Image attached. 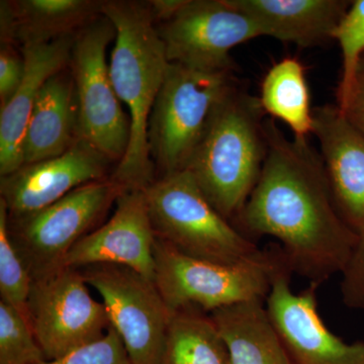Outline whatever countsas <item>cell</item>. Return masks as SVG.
Wrapping results in <instances>:
<instances>
[{
	"instance_id": "obj_1",
	"label": "cell",
	"mask_w": 364,
	"mask_h": 364,
	"mask_svg": "<svg viewBox=\"0 0 364 364\" xmlns=\"http://www.w3.org/2000/svg\"><path fill=\"white\" fill-rule=\"evenodd\" d=\"M264 128V164L233 225L248 238L277 239L291 273L321 286L343 272L359 235L340 214L322 159L308 141L289 140L273 119Z\"/></svg>"
},
{
	"instance_id": "obj_2",
	"label": "cell",
	"mask_w": 364,
	"mask_h": 364,
	"mask_svg": "<svg viewBox=\"0 0 364 364\" xmlns=\"http://www.w3.org/2000/svg\"><path fill=\"white\" fill-rule=\"evenodd\" d=\"M102 16L116 28L109 74L131 123L128 150L111 177L127 189H145L156 179L148 132L170 62L147 2L104 1Z\"/></svg>"
},
{
	"instance_id": "obj_3",
	"label": "cell",
	"mask_w": 364,
	"mask_h": 364,
	"mask_svg": "<svg viewBox=\"0 0 364 364\" xmlns=\"http://www.w3.org/2000/svg\"><path fill=\"white\" fill-rule=\"evenodd\" d=\"M264 116L259 98L235 83L215 107L186 168L208 202L232 224L264 164Z\"/></svg>"
},
{
	"instance_id": "obj_4",
	"label": "cell",
	"mask_w": 364,
	"mask_h": 364,
	"mask_svg": "<svg viewBox=\"0 0 364 364\" xmlns=\"http://www.w3.org/2000/svg\"><path fill=\"white\" fill-rule=\"evenodd\" d=\"M154 260L155 286L171 314L186 308L210 314L244 301H265L275 274L287 265L275 244L248 259L225 265L191 257L158 238Z\"/></svg>"
},
{
	"instance_id": "obj_5",
	"label": "cell",
	"mask_w": 364,
	"mask_h": 364,
	"mask_svg": "<svg viewBox=\"0 0 364 364\" xmlns=\"http://www.w3.org/2000/svg\"><path fill=\"white\" fill-rule=\"evenodd\" d=\"M145 193L155 236L182 254L232 265L261 250L213 207L186 170L160 176Z\"/></svg>"
},
{
	"instance_id": "obj_6",
	"label": "cell",
	"mask_w": 364,
	"mask_h": 364,
	"mask_svg": "<svg viewBox=\"0 0 364 364\" xmlns=\"http://www.w3.org/2000/svg\"><path fill=\"white\" fill-rule=\"evenodd\" d=\"M236 82L233 71L169 64L148 132L151 157L160 176L186 170L215 107Z\"/></svg>"
},
{
	"instance_id": "obj_7",
	"label": "cell",
	"mask_w": 364,
	"mask_h": 364,
	"mask_svg": "<svg viewBox=\"0 0 364 364\" xmlns=\"http://www.w3.org/2000/svg\"><path fill=\"white\" fill-rule=\"evenodd\" d=\"M126 189L109 176L74 189L39 212L9 218L11 241L32 282L65 267L72 248L97 229Z\"/></svg>"
},
{
	"instance_id": "obj_8",
	"label": "cell",
	"mask_w": 364,
	"mask_h": 364,
	"mask_svg": "<svg viewBox=\"0 0 364 364\" xmlns=\"http://www.w3.org/2000/svg\"><path fill=\"white\" fill-rule=\"evenodd\" d=\"M114 38L112 21L100 16L74 38L69 69L77 98L79 138L119 164L128 150L131 123L107 61V46Z\"/></svg>"
},
{
	"instance_id": "obj_9",
	"label": "cell",
	"mask_w": 364,
	"mask_h": 364,
	"mask_svg": "<svg viewBox=\"0 0 364 364\" xmlns=\"http://www.w3.org/2000/svg\"><path fill=\"white\" fill-rule=\"evenodd\" d=\"M90 287L81 270L70 267L33 280L28 318L46 360L97 341L111 329L104 304Z\"/></svg>"
},
{
	"instance_id": "obj_10",
	"label": "cell",
	"mask_w": 364,
	"mask_h": 364,
	"mask_svg": "<svg viewBox=\"0 0 364 364\" xmlns=\"http://www.w3.org/2000/svg\"><path fill=\"white\" fill-rule=\"evenodd\" d=\"M79 269L102 298L131 363L161 364L172 314L155 282L123 265L93 264Z\"/></svg>"
},
{
	"instance_id": "obj_11",
	"label": "cell",
	"mask_w": 364,
	"mask_h": 364,
	"mask_svg": "<svg viewBox=\"0 0 364 364\" xmlns=\"http://www.w3.org/2000/svg\"><path fill=\"white\" fill-rule=\"evenodd\" d=\"M157 30L170 63L207 71H233L231 50L262 37L258 26L229 0H188Z\"/></svg>"
},
{
	"instance_id": "obj_12",
	"label": "cell",
	"mask_w": 364,
	"mask_h": 364,
	"mask_svg": "<svg viewBox=\"0 0 364 364\" xmlns=\"http://www.w3.org/2000/svg\"><path fill=\"white\" fill-rule=\"evenodd\" d=\"M284 265L273 279L265 301L268 316L293 364H364V342L347 343L330 331L318 311V284L299 294L291 287Z\"/></svg>"
},
{
	"instance_id": "obj_13",
	"label": "cell",
	"mask_w": 364,
	"mask_h": 364,
	"mask_svg": "<svg viewBox=\"0 0 364 364\" xmlns=\"http://www.w3.org/2000/svg\"><path fill=\"white\" fill-rule=\"evenodd\" d=\"M112 163L85 139L57 157L25 164L0 178V200L6 205L9 218L39 212L74 189L107 178Z\"/></svg>"
},
{
	"instance_id": "obj_14",
	"label": "cell",
	"mask_w": 364,
	"mask_h": 364,
	"mask_svg": "<svg viewBox=\"0 0 364 364\" xmlns=\"http://www.w3.org/2000/svg\"><path fill=\"white\" fill-rule=\"evenodd\" d=\"M145 189H126L111 219L83 237L72 248L65 267L123 265L154 282V244Z\"/></svg>"
},
{
	"instance_id": "obj_15",
	"label": "cell",
	"mask_w": 364,
	"mask_h": 364,
	"mask_svg": "<svg viewBox=\"0 0 364 364\" xmlns=\"http://www.w3.org/2000/svg\"><path fill=\"white\" fill-rule=\"evenodd\" d=\"M313 134L340 214L349 227L364 233V136L337 105L313 109Z\"/></svg>"
},
{
	"instance_id": "obj_16",
	"label": "cell",
	"mask_w": 364,
	"mask_h": 364,
	"mask_svg": "<svg viewBox=\"0 0 364 364\" xmlns=\"http://www.w3.org/2000/svg\"><path fill=\"white\" fill-rule=\"evenodd\" d=\"M74 38L21 48L26 65L23 82L0 112V176L23 166V138L36 98L48 79L69 66Z\"/></svg>"
},
{
	"instance_id": "obj_17",
	"label": "cell",
	"mask_w": 364,
	"mask_h": 364,
	"mask_svg": "<svg viewBox=\"0 0 364 364\" xmlns=\"http://www.w3.org/2000/svg\"><path fill=\"white\" fill-rule=\"evenodd\" d=\"M97 0H6L0 4L1 45H43L75 37L102 16Z\"/></svg>"
},
{
	"instance_id": "obj_18",
	"label": "cell",
	"mask_w": 364,
	"mask_h": 364,
	"mask_svg": "<svg viewBox=\"0 0 364 364\" xmlns=\"http://www.w3.org/2000/svg\"><path fill=\"white\" fill-rule=\"evenodd\" d=\"M247 14L262 36L301 48L333 40L351 1L346 0H229Z\"/></svg>"
},
{
	"instance_id": "obj_19",
	"label": "cell",
	"mask_w": 364,
	"mask_h": 364,
	"mask_svg": "<svg viewBox=\"0 0 364 364\" xmlns=\"http://www.w3.org/2000/svg\"><path fill=\"white\" fill-rule=\"evenodd\" d=\"M67 68L48 79L36 98L23 138V165L59 156L79 139L75 85Z\"/></svg>"
},
{
	"instance_id": "obj_20",
	"label": "cell",
	"mask_w": 364,
	"mask_h": 364,
	"mask_svg": "<svg viewBox=\"0 0 364 364\" xmlns=\"http://www.w3.org/2000/svg\"><path fill=\"white\" fill-rule=\"evenodd\" d=\"M226 342L232 364H293L260 299L210 313Z\"/></svg>"
},
{
	"instance_id": "obj_21",
	"label": "cell",
	"mask_w": 364,
	"mask_h": 364,
	"mask_svg": "<svg viewBox=\"0 0 364 364\" xmlns=\"http://www.w3.org/2000/svg\"><path fill=\"white\" fill-rule=\"evenodd\" d=\"M259 102L265 114L287 124L294 138L306 140L313 134V109L306 69L298 59L287 57L267 72Z\"/></svg>"
},
{
	"instance_id": "obj_22",
	"label": "cell",
	"mask_w": 364,
	"mask_h": 364,
	"mask_svg": "<svg viewBox=\"0 0 364 364\" xmlns=\"http://www.w3.org/2000/svg\"><path fill=\"white\" fill-rule=\"evenodd\" d=\"M161 364H232L226 342L210 314L196 308L170 318Z\"/></svg>"
},
{
	"instance_id": "obj_23",
	"label": "cell",
	"mask_w": 364,
	"mask_h": 364,
	"mask_svg": "<svg viewBox=\"0 0 364 364\" xmlns=\"http://www.w3.org/2000/svg\"><path fill=\"white\" fill-rule=\"evenodd\" d=\"M32 277L11 241L9 214L0 200V301L14 306L28 317V299Z\"/></svg>"
},
{
	"instance_id": "obj_24",
	"label": "cell",
	"mask_w": 364,
	"mask_h": 364,
	"mask_svg": "<svg viewBox=\"0 0 364 364\" xmlns=\"http://www.w3.org/2000/svg\"><path fill=\"white\" fill-rule=\"evenodd\" d=\"M342 54V76L337 90V107L343 109L348 100L359 62L364 55V0L351 1L333 33Z\"/></svg>"
},
{
	"instance_id": "obj_25",
	"label": "cell",
	"mask_w": 364,
	"mask_h": 364,
	"mask_svg": "<svg viewBox=\"0 0 364 364\" xmlns=\"http://www.w3.org/2000/svg\"><path fill=\"white\" fill-rule=\"evenodd\" d=\"M45 360L28 317L0 301V364H39Z\"/></svg>"
},
{
	"instance_id": "obj_26",
	"label": "cell",
	"mask_w": 364,
	"mask_h": 364,
	"mask_svg": "<svg viewBox=\"0 0 364 364\" xmlns=\"http://www.w3.org/2000/svg\"><path fill=\"white\" fill-rule=\"evenodd\" d=\"M39 364H132L121 337L114 328L102 339L80 347L55 360Z\"/></svg>"
},
{
	"instance_id": "obj_27",
	"label": "cell",
	"mask_w": 364,
	"mask_h": 364,
	"mask_svg": "<svg viewBox=\"0 0 364 364\" xmlns=\"http://www.w3.org/2000/svg\"><path fill=\"white\" fill-rule=\"evenodd\" d=\"M341 294L344 305L364 311V233L341 272Z\"/></svg>"
},
{
	"instance_id": "obj_28",
	"label": "cell",
	"mask_w": 364,
	"mask_h": 364,
	"mask_svg": "<svg viewBox=\"0 0 364 364\" xmlns=\"http://www.w3.org/2000/svg\"><path fill=\"white\" fill-rule=\"evenodd\" d=\"M23 52L14 45H1L0 50V105L4 107L14 97L25 75Z\"/></svg>"
},
{
	"instance_id": "obj_29",
	"label": "cell",
	"mask_w": 364,
	"mask_h": 364,
	"mask_svg": "<svg viewBox=\"0 0 364 364\" xmlns=\"http://www.w3.org/2000/svg\"><path fill=\"white\" fill-rule=\"evenodd\" d=\"M340 111L364 136V55L359 62L346 105Z\"/></svg>"
},
{
	"instance_id": "obj_30",
	"label": "cell",
	"mask_w": 364,
	"mask_h": 364,
	"mask_svg": "<svg viewBox=\"0 0 364 364\" xmlns=\"http://www.w3.org/2000/svg\"><path fill=\"white\" fill-rule=\"evenodd\" d=\"M186 1L188 0H150L146 2L156 25H161L176 16Z\"/></svg>"
}]
</instances>
